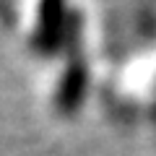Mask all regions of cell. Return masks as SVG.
<instances>
[{
	"label": "cell",
	"instance_id": "obj_1",
	"mask_svg": "<svg viewBox=\"0 0 156 156\" xmlns=\"http://www.w3.org/2000/svg\"><path fill=\"white\" fill-rule=\"evenodd\" d=\"M65 26H68V8L60 3H44L39 8L34 47L42 55H55L65 44Z\"/></svg>",
	"mask_w": 156,
	"mask_h": 156
},
{
	"label": "cell",
	"instance_id": "obj_2",
	"mask_svg": "<svg viewBox=\"0 0 156 156\" xmlns=\"http://www.w3.org/2000/svg\"><path fill=\"white\" fill-rule=\"evenodd\" d=\"M86 83H89L86 62L76 55L70 62H68L65 73H62V78H60V86H57V94H55L57 112H62V115H73L78 107L83 104Z\"/></svg>",
	"mask_w": 156,
	"mask_h": 156
}]
</instances>
